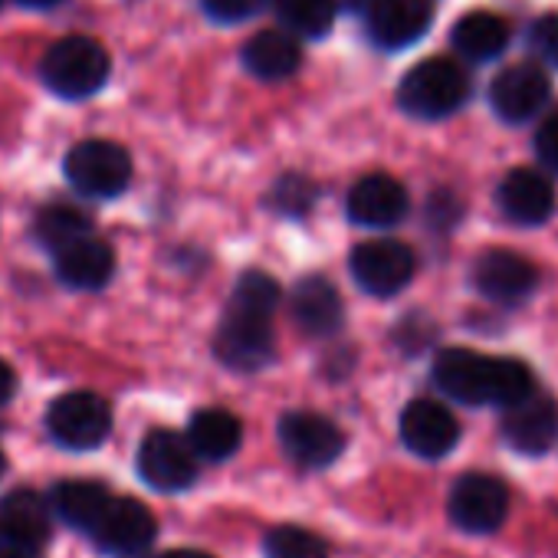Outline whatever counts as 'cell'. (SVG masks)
Instances as JSON below:
<instances>
[{
    "instance_id": "1",
    "label": "cell",
    "mask_w": 558,
    "mask_h": 558,
    "mask_svg": "<svg viewBox=\"0 0 558 558\" xmlns=\"http://www.w3.org/2000/svg\"><path fill=\"white\" fill-rule=\"evenodd\" d=\"M279 306V283L266 272H243L233 300L214 336L217 359L233 372H259L276 359L272 313Z\"/></svg>"
},
{
    "instance_id": "40",
    "label": "cell",
    "mask_w": 558,
    "mask_h": 558,
    "mask_svg": "<svg viewBox=\"0 0 558 558\" xmlns=\"http://www.w3.org/2000/svg\"><path fill=\"white\" fill-rule=\"evenodd\" d=\"M138 558H145V555H138Z\"/></svg>"
},
{
    "instance_id": "23",
    "label": "cell",
    "mask_w": 558,
    "mask_h": 558,
    "mask_svg": "<svg viewBox=\"0 0 558 558\" xmlns=\"http://www.w3.org/2000/svg\"><path fill=\"white\" fill-rule=\"evenodd\" d=\"M243 424L223 408H204L187 424V444L204 460H227L240 450Z\"/></svg>"
},
{
    "instance_id": "39",
    "label": "cell",
    "mask_w": 558,
    "mask_h": 558,
    "mask_svg": "<svg viewBox=\"0 0 558 558\" xmlns=\"http://www.w3.org/2000/svg\"><path fill=\"white\" fill-rule=\"evenodd\" d=\"M4 466H8V460H4V453H0V476H4Z\"/></svg>"
},
{
    "instance_id": "19",
    "label": "cell",
    "mask_w": 558,
    "mask_h": 558,
    "mask_svg": "<svg viewBox=\"0 0 558 558\" xmlns=\"http://www.w3.org/2000/svg\"><path fill=\"white\" fill-rule=\"evenodd\" d=\"M116 272V253L99 236H83L57 253V276L60 283L80 293L102 290Z\"/></svg>"
},
{
    "instance_id": "26",
    "label": "cell",
    "mask_w": 558,
    "mask_h": 558,
    "mask_svg": "<svg viewBox=\"0 0 558 558\" xmlns=\"http://www.w3.org/2000/svg\"><path fill=\"white\" fill-rule=\"evenodd\" d=\"M34 233L37 240L57 256L60 250H66L70 243L83 240V236H93V223L89 217L73 207V204H50L37 214L34 220Z\"/></svg>"
},
{
    "instance_id": "17",
    "label": "cell",
    "mask_w": 558,
    "mask_h": 558,
    "mask_svg": "<svg viewBox=\"0 0 558 558\" xmlns=\"http://www.w3.org/2000/svg\"><path fill=\"white\" fill-rule=\"evenodd\" d=\"M496 204L512 223L535 227V223H545L551 217L555 187H551V181L545 174H538L532 168H515L496 187Z\"/></svg>"
},
{
    "instance_id": "6",
    "label": "cell",
    "mask_w": 558,
    "mask_h": 558,
    "mask_svg": "<svg viewBox=\"0 0 558 558\" xmlns=\"http://www.w3.org/2000/svg\"><path fill=\"white\" fill-rule=\"evenodd\" d=\"M47 430L66 450H96L112 430V411L93 391H70L50 404Z\"/></svg>"
},
{
    "instance_id": "16",
    "label": "cell",
    "mask_w": 558,
    "mask_h": 558,
    "mask_svg": "<svg viewBox=\"0 0 558 558\" xmlns=\"http://www.w3.org/2000/svg\"><path fill=\"white\" fill-rule=\"evenodd\" d=\"M502 440L525 457H542L558 440V404L551 398H525L502 411Z\"/></svg>"
},
{
    "instance_id": "30",
    "label": "cell",
    "mask_w": 558,
    "mask_h": 558,
    "mask_svg": "<svg viewBox=\"0 0 558 558\" xmlns=\"http://www.w3.org/2000/svg\"><path fill=\"white\" fill-rule=\"evenodd\" d=\"M529 50L551 70H558V14H545L529 27Z\"/></svg>"
},
{
    "instance_id": "31",
    "label": "cell",
    "mask_w": 558,
    "mask_h": 558,
    "mask_svg": "<svg viewBox=\"0 0 558 558\" xmlns=\"http://www.w3.org/2000/svg\"><path fill=\"white\" fill-rule=\"evenodd\" d=\"M201 8L217 24H243L266 8V0H201Z\"/></svg>"
},
{
    "instance_id": "7",
    "label": "cell",
    "mask_w": 558,
    "mask_h": 558,
    "mask_svg": "<svg viewBox=\"0 0 558 558\" xmlns=\"http://www.w3.org/2000/svg\"><path fill=\"white\" fill-rule=\"evenodd\" d=\"M414 269H417V256L404 240L381 236V240H365L352 250L355 283L381 300L401 293L414 279Z\"/></svg>"
},
{
    "instance_id": "2",
    "label": "cell",
    "mask_w": 558,
    "mask_h": 558,
    "mask_svg": "<svg viewBox=\"0 0 558 558\" xmlns=\"http://www.w3.org/2000/svg\"><path fill=\"white\" fill-rule=\"evenodd\" d=\"M437 388L460 404H499L512 408L532 398L535 378L529 365L515 359H493L470 349H444L434 362Z\"/></svg>"
},
{
    "instance_id": "13",
    "label": "cell",
    "mask_w": 558,
    "mask_h": 558,
    "mask_svg": "<svg viewBox=\"0 0 558 558\" xmlns=\"http://www.w3.org/2000/svg\"><path fill=\"white\" fill-rule=\"evenodd\" d=\"M551 96V86H548V76L545 70H538L535 63H515V66H506L493 86H489V102H493V112L509 122V125H522L529 122L532 116H538V109L548 102Z\"/></svg>"
},
{
    "instance_id": "21",
    "label": "cell",
    "mask_w": 558,
    "mask_h": 558,
    "mask_svg": "<svg viewBox=\"0 0 558 558\" xmlns=\"http://www.w3.org/2000/svg\"><path fill=\"white\" fill-rule=\"evenodd\" d=\"M300 63H303V47L287 31H263L243 47V66L266 83L293 76Z\"/></svg>"
},
{
    "instance_id": "24",
    "label": "cell",
    "mask_w": 558,
    "mask_h": 558,
    "mask_svg": "<svg viewBox=\"0 0 558 558\" xmlns=\"http://www.w3.org/2000/svg\"><path fill=\"white\" fill-rule=\"evenodd\" d=\"M453 47L473 60V63H489L506 53L509 47V24L489 11H473L457 21L453 27Z\"/></svg>"
},
{
    "instance_id": "12",
    "label": "cell",
    "mask_w": 558,
    "mask_h": 558,
    "mask_svg": "<svg viewBox=\"0 0 558 558\" xmlns=\"http://www.w3.org/2000/svg\"><path fill=\"white\" fill-rule=\"evenodd\" d=\"M401 440L411 453L424 460H440L457 447L460 424L447 404L434 398H417L401 411Z\"/></svg>"
},
{
    "instance_id": "38",
    "label": "cell",
    "mask_w": 558,
    "mask_h": 558,
    "mask_svg": "<svg viewBox=\"0 0 558 558\" xmlns=\"http://www.w3.org/2000/svg\"><path fill=\"white\" fill-rule=\"evenodd\" d=\"M17 4H24V8H34V11H44V8H53V4H60V0H17Z\"/></svg>"
},
{
    "instance_id": "11",
    "label": "cell",
    "mask_w": 558,
    "mask_h": 558,
    "mask_svg": "<svg viewBox=\"0 0 558 558\" xmlns=\"http://www.w3.org/2000/svg\"><path fill=\"white\" fill-rule=\"evenodd\" d=\"M155 532H158V522H155L151 509L142 506L132 496H122V499H112L109 502V509L102 512L99 525L89 535L109 555L138 558L155 542Z\"/></svg>"
},
{
    "instance_id": "25",
    "label": "cell",
    "mask_w": 558,
    "mask_h": 558,
    "mask_svg": "<svg viewBox=\"0 0 558 558\" xmlns=\"http://www.w3.org/2000/svg\"><path fill=\"white\" fill-rule=\"evenodd\" d=\"M0 529L47 545V538H50V499H44L34 489L8 493L4 499H0Z\"/></svg>"
},
{
    "instance_id": "14",
    "label": "cell",
    "mask_w": 558,
    "mask_h": 558,
    "mask_svg": "<svg viewBox=\"0 0 558 558\" xmlns=\"http://www.w3.org/2000/svg\"><path fill=\"white\" fill-rule=\"evenodd\" d=\"M430 0H375L368 8L365 27L372 44H378L381 50H408L430 31Z\"/></svg>"
},
{
    "instance_id": "5",
    "label": "cell",
    "mask_w": 558,
    "mask_h": 558,
    "mask_svg": "<svg viewBox=\"0 0 558 558\" xmlns=\"http://www.w3.org/2000/svg\"><path fill=\"white\" fill-rule=\"evenodd\" d=\"M63 174L86 197H116L132 181V158L116 142L86 138L76 148H70Z\"/></svg>"
},
{
    "instance_id": "10",
    "label": "cell",
    "mask_w": 558,
    "mask_h": 558,
    "mask_svg": "<svg viewBox=\"0 0 558 558\" xmlns=\"http://www.w3.org/2000/svg\"><path fill=\"white\" fill-rule=\"evenodd\" d=\"M279 444H283V450L293 463L310 466V470L329 466L345 450L342 430L316 411L283 414V421H279Z\"/></svg>"
},
{
    "instance_id": "9",
    "label": "cell",
    "mask_w": 558,
    "mask_h": 558,
    "mask_svg": "<svg viewBox=\"0 0 558 558\" xmlns=\"http://www.w3.org/2000/svg\"><path fill=\"white\" fill-rule=\"evenodd\" d=\"M138 473L158 493H181L197 480V453L174 430H151L138 447Z\"/></svg>"
},
{
    "instance_id": "8",
    "label": "cell",
    "mask_w": 558,
    "mask_h": 558,
    "mask_svg": "<svg viewBox=\"0 0 558 558\" xmlns=\"http://www.w3.org/2000/svg\"><path fill=\"white\" fill-rule=\"evenodd\" d=\"M447 512L457 529L489 535L509 515V489L489 473H463L447 496Z\"/></svg>"
},
{
    "instance_id": "4",
    "label": "cell",
    "mask_w": 558,
    "mask_h": 558,
    "mask_svg": "<svg viewBox=\"0 0 558 558\" xmlns=\"http://www.w3.org/2000/svg\"><path fill=\"white\" fill-rule=\"evenodd\" d=\"M109 53L93 37H63L40 63V76L60 99L96 96L109 80Z\"/></svg>"
},
{
    "instance_id": "29",
    "label": "cell",
    "mask_w": 558,
    "mask_h": 558,
    "mask_svg": "<svg viewBox=\"0 0 558 558\" xmlns=\"http://www.w3.org/2000/svg\"><path fill=\"white\" fill-rule=\"evenodd\" d=\"M313 201H316V187L306 178H300V174L283 178V181L276 184V191H272V204L283 214H303V210L313 207Z\"/></svg>"
},
{
    "instance_id": "32",
    "label": "cell",
    "mask_w": 558,
    "mask_h": 558,
    "mask_svg": "<svg viewBox=\"0 0 558 558\" xmlns=\"http://www.w3.org/2000/svg\"><path fill=\"white\" fill-rule=\"evenodd\" d=\"M535 155H538V161L548 171L558 174V109L538 125V132H535Z\"/></svg>"
},
{
    "instance_id": "37",
    "label": "cell",
    "mask_w": 558,
    "mask_h": 558,
    "mask_svg": "<svg viewBox=\"0 0 558 558\" xmlns=\"http://www.w3.org/2000/svg\"><path fill=\"white\" fill-rule=\"evenodd\" d=\"M339 8H349V11H368L375 0H336Z\"/></svg>"
},
{
    "instance_id": "35",
    "label": "cell",
    "mask_w": 558,
    "mask_h": 558,
    "mask_svg": "<svg viewBox=\"0 0 558 558\" xmlns=\"http://www.w3.org/2000/svg\"><path fill=\"white\" fill-rule=\"evenodd\" d=\"M14 388H17V378H14V368L0 359V408H4L8 401H11V395H14Z\"/></svg>"
},
{
    "instance_id": "18",
    "label": "cell",
    "mask_w": 558,
    "mask_h": 558,
    "mask_svg": "<svg viewBox=\"0 0 558 558\" xmlns=\"http://www.w3.org/2000/svg\"><path fill=\"white\" fill-rule=\"evenodd\" d=\"M349 217L362 227H395L404 220L411 201L398 178L391 174H368L349 191Z\"/></svg>"
},
{
    "instance_id": "34",
    "label": "cell",
    "mask_w": 558,
    "mask_h": 558,
    "mask_svg": "<svg viewBox=\"0 0 558 558\" xmlns=\"http://www.w3.org/2000/svg\"><path fill=\"white\" fill-rule=\"evenodd\" d=\"M457 217H460V204H457V197L453 194H434L430 197V223L434 227H450V223H457Z\"/></svg>"
},
{
    "instance_id": "22",
    "label": "cell",
    "mask_w": 558,
    "mask_h": 558,
    "mask_svg": "<svg viewBox=\"0 0 558 558\" xmlns=\"http://www.w3.org/2000/svg\"><path fill=\"white\" fill-rule=\"evenodd\" d=\"M116 496L96 480H63L50 489V509L73 529L93 532Z\"/></svg>"
},
{
    "instance_id": "28",
    "label": "cell",
    "mask_w": 558,
    "mask_h": 558,
    "mask_svg": "<svg viewBox=\"0 0 558 558\" xmlns=\"http://www.w3.org/2000/svg\"><path fill=\"white\" fill-rule=\"evenodd\" d=\"M266 558H329L326 542L303 525H276L263 538Z\"/></svg>"
},
{
    "instance_id": "41",
    "label": "cell",
    "mask_w": 558,
    "mask_h": 558,
    "mask_svg": "<svg viewBox=\"0 0 558 558\" xmlns=\"http://www.w3.org/2000/svg\"><path fill=\"white\" fill-rule=\"evenodd\" d=\"M0 4H4V0H0Z\"/></svg>"
},
{
    "instance_id": "36",
    "label": "cell",
    "mask_w": 558,
    "mask_h": 558,
    "mask_svg": "<svg viewBox=\"0 0 558 558\" xmlns=\"http://www.w3.org/2000/svg\"><path fill=\"white\" fill-rule=\"evenodd\" d=\"M161 558H214V555H207V551H201V548H174V551H168V555H161Z\"/></svg>"
},
{
    "instance_id": "27",
    "label": "cell",
    "mask_w": 558,
    "mask_h": 558,
    "mask_svg": "<svg viewBox=\"0 0 558 558\" xmlns=\"http://www.w3.org/2000/svg\"><path fill=\"white\" fill-rule=\"evenodd\" d=\"M336 0H276V17L293 37H326L336 24Z\"/></svg>"
},
{
    "instance_id": "33",
    "label": "cell",
    "mask_w": 558,
    "mask_h": 558,
    "mask_svg": "<svg viewBox=\"0 0 558 558\" xmlns=\"http://www.w3.org/2000/svg\"><path fill=\"white\" fill-rule=\"evenodd\" d=\"M0 558H44V545L17 532L0 529Z\"/></svg>"
},
{
    "instance_id": "15",
    "label": "cell",
    "mask_w": 558,
    "mask_h": 558,
    "mask_svg": "<svg viewBox=\"0 0 558 558\" xmlns=\"http://www.w3.org/2000/svg\"><path fill=\"white\" fill-rule=\"evenodd\" d=\"M538 283V269L512 250H486L473 259V287L493 303L525 300Z\"/></svg>"
},
{
    "instance_id": "20",
    "label": "cell",
    "mask_w": 558,
    "mask_h": 558,
    "mask_svg": "<svg viewBox=\"0 0 558 558\" xmlns=\"http://www.w3.org/2000/svg\"><path fill=\"white\" fill-rule=\"evenodd\" d=\"M290 316L306 336H332L342 329L345 310H342L339 290L326 276H306L293 287Z\"/></svg>"
},
{
    "instance_id": "3",
    "label": "cell",
    "mask_w": 558,
    "mask_h": 558,
    "mask_svg": "<svg viewBox=\"0 0 558 558\" xmlns=\"http://www.w3.org/2000/svg\"><path fill=\"white\" fill-rule=\"evenodd\" d=\"M470 99V76L453 60L434 57L408 70V76L398 86V106L411 119L437 122L453 116Z\"/></svg>"
}]
</instances>
